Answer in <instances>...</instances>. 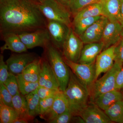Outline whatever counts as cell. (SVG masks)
<instances>
[{"label": "cell", "instance_id": "cell-1", "mask_svg": "<svg viewBox=\"0 0 123 123\" xmlns=\"http://www.w3.org/2000/svg\"><path fill=\"white\" fill-rule=\"evenodd\" d=\"M37 0H0V34H19L47 28Z\"/></svg>", "mask_w": 123, "mask_h": 123}, {"label": "cell", "instance_id": "cell-2", "mask_svg": "<svg viewBox=\"0 0 123 123\" xmlns=\"http://www.w3.org/2000/svg\"><path fill=\"white\" fill-rule=\"evenodd\" d=\"M70 72L69 81L63 92L68 101L69 111L74 116H79L89 103V91L88 86L77 77L70 69Z\"/></svg>", "mask_w": 123, "mask_h": 123}, {"label": "cell", "instance_id": "cell-3", "mask_svg": "<svg viewBox=\"0 0 123 123\" xmlns=\"http://www.w3.org/2000/svg\"><path fill=\"white\" fill-rule=\"evenodd\" d=\"M44 49L45 58L56 77L60 90L64 92L70 78V68L60 53L59 50L50 43Z\"/></svg>", "mask_w": 123, "mask_h": 123}, {"label": "cell", "instance_id": "cell-4", "mask_svg": "<svg viewBox=\"0 0 123 123\" xmlns=\"http://www.w3.org/2000/svg\"><path fill=\"white\" fill-rule=\"evenodd\" d=\"M123 66V64L115 62L111 69L101 78L95 81L88 88L91 101L93 102L95 98L104 93L115 89L117 74Z\"/></svg>", "mask_w": 123, "mask_h": 123}, {"label": "cell", "instance_id": "cell-5", "mask_svg": "<svg viewBox=\"0 0 123 123\" xmlns=\"http://www.w3.org/2000/svg\"><path fill=\"white\" fill-rule=\"evenodd\" d=\"M39 5L47 20L59 22L72 27V14L66 7L56 0H44Z\"/></svg>", "mask_w": 123, "mask_h": 123}, {"label": "cell", "instance_id": "cell-6", "mask_svg": "<svg viewBox=\"0 0 123 123\" xmlns=\"http://www.w3.org/2000/svg\"><path fill=\"white\" fill-rule=\"evenodd\" d=\"M84 43L71 27L62 48L64 58L72 62L78 63Z\"/></svg>", "mask_w": 123, "mask_h": 123}, {"label": "cell", "instance_id": "cell-7", "mask_svg": "<svg viewBox=\"0 0 123 123\" xmlns=\"http://www.w3.org/2000/svg\"><path fill=\"white\" fill-rule=\"evenodd\" d=\"M65 63L77 77L89 88L95 80V63L85 64L75 63L64 58Z\"/></svg>", "mask_w": 123, "mask_h": 123}, {"label": "cell", "instance_id": "cell-8", "mask_svg": "<svg viewBox=\"0 0 123 123\" xmlns=\"http://www.w3.org/2000/svg\"><path fill=\"white\" fill-rule=\"evenodd\" d=\"M18 35L27 49L37 47L44 48L51 42L50 34L47 28Z\"/></svg>", "mask_w": 123, "mask_h": 123}, {"label": "cell", "instance_id": "cell-9", "mask_svg": "<svg viewBox=\"0 0 123 123\" xmlns=\"http://www.w3.org/2000/svg\"><path fill=\"white\" fill-rule=\"evenodd\" d=\"M71 27L59 22L47 20V28L50 34L51 43L59 50L62 49Z\"/></svg>", "mask_w": 123, "mask_h": 123}, {"label": "cell", "instance_id": "cell-10", "mask_svg": "<svg viewBox=\"0 0 123 123\" xmlns=\"http://www.w3.org/2000/svg\"><path fill=\"white\" fill-rule=\"evenodd\" d=\"M38 57L33 53L13 54L6 61L9 72L16 76L21 74L27 65Z\"/></svg>", "mask_w": 123, "mask_h": 123}, {"label": "cell", "instance_id": "cell-11", "mask_svg": "<svg viewBox=\"0 0 123 123\" xmlns=\"http://www.w3.org/2000/svg\"><path fill=\"white\" fill-rule=\"evenodd\" d=\"M86 123H111L112 121L102 110L94 103L91 101L82 110L79 115Z\"/></svg>", "mask_w": 123, "mask_h": 123}, {"label": "cell", "instance_id": "cell-12", "mask_svg": "<svg viewBox=\"0 0 123 123\" xmlns=\"http://www.w3.org/2000/svg\"><path fill=\"white\" fill-rule=\"evenodd\" d=\"M108 20L102 16L79 36L84 44L101 42L104 31Z\"/></svg>", "mask_w": 123, "mask_h": 123}, {"label": "cell", "instance_id": "cell-13", "mask_svg": "<svg viewBox=\"0 0 123 123\" xmlns=\"http://www.w3.org/2000/svg\"><path fill=\"white\" fill-rule=\"evenodd\" d=\"M123 28L119 22H108L101 39L103 50L116 45L121 39Z\"/></svg>", "mask_w": 123, "mask_h": 123}, {"label": "cell", "instance_id": "cell-14", "mask_svg": "<svg viewBox=\"0 0 123 123\" xmlns=\"http://www.w3.org/2000/svg\"><path fill=\"white\" fill-rule=\"evenodd\" d=\"M114 45L103 50L97 56L95 63V80L102 73H105L112 68L115 63Z\"/></svg>", "mask_w": 123, "mask_h": 123}, {"label": "cell", "instance_id": "cell-15", "mask_svg": "<svg viewBox=\"0 0 123 123\" xmlns=\"http://www.w3.org/2000/svg\"><path fill=\"white\" fill-rule=\"evenodd\" d=\"M39 85L53 89L60 90L56 77L46 58H42Z\"/></svg>", "mask_w": 123, "mask_h": 123}, {"label": "cell", "instance_id": "cell-16", "mask_svg": "<svg viewBox=\"0 0 123 123\" xmlns=\"http://www.w3.org/2000/svg\"><path fill=\"white\" fill-rule=\"evenodd\" d=\"M5 44L1 47V52L6 50L17 53L26 52L27 49L22 41L17 34L13 33H6L1 34Z\"/></svg>", "mask_w": 123, "mask_h": 123}, {"label": "cell", "instance_id": "cell-17", "mask_svg": "<svg viewBox=\"0 0 123 123\" xmlns=\"http://www.w3.org/2000/svg\"><path fill=\"white\" fill-rule=\"evenodd\" d=\"M82 50L78 63L91 64L95 63L97 56L104 49V44L102 42L86 44Z\"/></svg>", "mask_w": 123, "mask_h": 123}, {"label": "cell", "instance_id": "cell-18", "mask_svg": "<svg viewBox=\"0 0 123 123\" xmlns=\"http://www.w3.org/2000/svg\"><path fill=\"white\" fill-rule=\"evenodd\" d=\"M68 110L69 109L68 99L64 92L60 91L55 96L51 108L43 119L49 122Z\"/></svg>", "mask_w": 123, "mask_h": 123}, {"label": "cell", "instance_id": "cell-19", "mask_svg": "<svg viewBox=\"0 0 123 123\" xmlns=\"http://www.w3.org/2000/svg\"><path fill=\"white\" fill-rule=\"evenodd\" d=\"M123 99V93L119 90L114 89L101 95L93 102L102 110L105 111L116 102Z\"/></svg>", "mask_w": 123, "mask_h": 123}, {"label": "cell", "instance_id": "cell-20", "mask_svg": "<svg viewBox=\"0 0 123 123\" xmlns=\"http://www.w3.org/2000/svg\"><path fill=\"white\" fill-rule=\"evenodd\" d=\"M103 15L111 22H119L120 14V0H102Z\"/></svg>", "mask_w": 123, "mask_h": 123}, {"label": "cell", "instance_id": "cell-21", "mask_svg": "<svg viewBox=\"0 0 123 123\" xmlns=\"http://www.w3.org/2000/svg\"><path fill=\"white\" fill-rule=\"evenodd\" d=\"M12 105L18 118L27 119L30 121L33 119L29 115L25 97L20 92L13 97Z\"/></svg>", "mask_w": 123, "mask_h": 123}, {"label": "cell", "instance_id": "cell-22", "mask_svg": "<svg viewBox=\"0 0 123 123\" xmlns=\"http://www.w3.org/2000/svg\"><path fill=\"white\" fill-rule=\"evenodd\" d=\"M42 58L39 57L26 67L21 74L23 78L28 81L38 82L39 79Z\"/></svg>", "mask_w": 123, "mask_h": 123}, {"label": "cell", "instance_id": "cell-23", "mask_svg": "<svg viewBox=\"0 0 123 123\" xmlns=\"http://www.w3.org/2000/svg\"><path fill=\"white\" fill-rule=\"evenodd\" d=\"M103 8L101 2L91 4L79 11L74 17L73 20L82 18L103 16Z\"/></svg>", "mask_w": 123, "mask_h": 123}, {"label": "cell", "instance_id": "cell-24", "mask_svg": "<svg viewBox=\"0 0 123 123\" xmlns=\"http://www.w3.org/2000/svg\"><path fill=\"white\" fill-rule=\"evenodd\" d=\"M102 16L82 18L78 20H73L72 22V27L75 33L80 36L86 29Z\"/></svg>", "mask_w": 123, "mask_h": 123}, {"label": "cell", "instance_id": "cell-25", "mask_svg": "<svg viewBox=\"0 0 123 123\" xmlns=\"http://www.w3.org/2000/svg\"><path fill=\"white\" fill-rule=\"evenodd\" d=\"M104 111L112 122L123 123V100L116 102Z\"/></svg>", "mask_w": 123, "mask_h": 123}, {"label": "cell", "instance_id": "cell-26", "mask_svg": "<svg viewBox=\"0 0 123 123\" xmlns=\"http://www.w3.org/2000/svg\"><path fill=\"white\" fill-rule=\"evenodd\" d=\"M30 116L33 119L39 114L40 98L37 90L25 95Z\"/></svg>", "mask_w": 123, "mask_h": 123}, {"label": "cell", "instance_id": "cell-27", "mask_svg": "<svg viewBox=\"0 0 123 123\" xmlns=\"http://www.w3.org/2000/svg\"><path fill=\"white\" fill-rule=\"evenodd\" d=\"M18 118L13 108L0 102V123H13Z\"/></svg>", "mask_w": 123, "mask_h": 123}, {"label": "cell", "instance_id": "cell-28", "mask_svg": "<svg viewBox=\"0 0 123 123\" xmlns=\"http://www.w3.org/2000/svg\"><path fill=\"white\" fill-rule=\"evenodd\" d=\"M102 0H69L67 8L72 15L74 16L79 11L89 5L101 2Z\"/></svg>", "mask_w": 123, "mask_h": 123}, {"label": "cell", "instance_id": "cell-29", "mask_svg": "<svg viewBox=\"0 0 123 123\" xmlns=\"http://www.w3.org/2000/svg\"><path fill=\"white\" fill-rule=\"evenodd\" d=\"M17 77L19 92L24 96L35 91L39 86L38 82H32L27 81L23 78L21 74L17 75Z\"/></svg>", "mask_w": 123, "mask_h": 123}, {"label": "cell", "instance_id": "cell-30", "mask_svg": "<svg viewBox=\"0 0 123 123\" xmlns=\"http://www.w3.org/2000/svg\"><path fill=\"white\" fill-rule=\"evenodd\" d=\"M13 97L19 92L17 76L9 72L7 80L3 83Z\"/></svg>", "mask_w": 123, "mask_h": 123}, {"label": "cell", "instance_id": "cell-31", "mask_svg": "<svg viewBox=\"0 0 123 123\" xmlns=\"http://www.w3.org/2000/svg\"><path fill=\"white\" fill-rule=\"evenodd\" d=\"M55 97H52L44 99H40L39 104V115L43 119L44 117L50 111L52 106Z\"/></svg>", "mask_w": 123, "mask_h": 123}, {"label": "cell", "instance_id": "cell-32", "mask_svg": "<svg viewBox=\"0 0 123 123\" xmlns=\"http://www.w3.org/2000/svg\"><path fill=\"white\" fill-rule=\"evenodd\" d=\"M13 96L3 83H0V102L13 107Z\"/></svg>", "mask_w": 123, "mask_h": 123}, {"label": "cell", "instance_id": "cell-33", "mask_svg": "<svg viewBox=\"0 0 123 123\" xmlns=\"http://www.w3.org/2000/svg\"><path fill=\"white\" fill-rule=\"evenodd\" d=\"M60 91V90L53 89L40 86L37 89L40 99L55 97Z\"/></svg>", "mask_w": 123, "mask_h": 123}, {"label": "cell", "instance_id": "cell-34", "mask_svg": "<svg viewBox=\"0 0 123 123\" xmlns=\"http://www.w3.org/2000/svg\"><path fill=\"white\" fill-rule=\"evenodd\" d=\"M73 115L69 110L63 112L49 122L50 123H68L72 121Z\"/></svg>", "mask_w": 123, "mask_h": 123}, {"label": "cell", "instance_id": "cell-35", "mask_svg": "<svg viewBox=\"0 0 123 123\" xmlns=\"http://www.w3.org/2000/svg\"><path fill=\"white\" fill-rule=\"evenodd\" d=\"M9 75L8 68L6 62L4 61L3 55H0V83H4Z\"/></svg>", "mask_w": 123, "mask_h": 123}, {"label": "cell", "instance_id": "cell-36", "mask_svg": "<svg viewBox=\"0 0 123 123\" xmlns=\"http://www.w3.org/2000/svg\"><path fill=\"white\" fill-rule=\"evenodd\" d=\"M115 62L123 64V39L116 44L114 50Z\"/></svg>", "mask_w": 123, "mask_h": 123}, {"label": "cell", "instance_id": "cell-37", "mask_svg": "<svg viewBox=\"0 0 123 123\" xmlns=\"http://www.w3.org/2000/svg\"><path fill=\"white\" fill-rule=\"evenodd\" d=\"M122 89H123V66L117 74L115 86V89L117 90Z\"/></svg>", "mask_w": 123, "mask_h": 123}, {"label": "cell", "instance_id": "cell-38", "mask_svg": "<svg viewBox=\"0 0 123 123\" xmlns=\"http://www.w3.org/2000/svg\"><path fill=\"white\" fill-rule=\"evenodd\" d=\"M121 7H120V14L119 22L121 24L123 28V0H120Z\"/></svg>", "mask_w": 123, "mask_h": 123}, {"label": "cell", "instance_id": "cell-39", "mask_svg": "<svg viewBox=\"0 0 123 123\" xmlns=\"http://www.w3.org/2000/svg\"><path fill=\"white\" fill-rule=\"evenodd\" d=\"M30 120L27 119L22 118H18L13 123H29Z\"/></svg>", "mask_w": 123, "mask_h": 123}, {"label": "cell", "instance_id": "cell-40", "mask_svg": "<svg viewBox=\"0 0 123 123\" xmlns=\"http://www.w3.org/2000/svg\"><path fill=\"white\" fill-rule=\"evenodd\" d=\"M56 0L67 8V5L69 0Z\"/></svg>", "mask_w": 123, "mask_h": 123}, {"label": "cell", "instance_id": "cell-41", "mask_svg": "<svg viewBox=\"0 0 123 123\" xmlns=\"http://www.w3.org/2000/svg\"><path fill=\"white\" fill-rule=\"evenodd\" d=\"M37 1L39 2V3H41V2H43V1L44 0H37Z\"/></svg>", "mask_w": 123, "mask_h": 123}, {"label": "cell", "instance_id": "cell-42", "mask_svg": "<svg viewBox=\"0 0 123 123\" xmlns=\"http://www.w3.org/2000/svg\"><path fill=\"white\" fill-rule=\"evenodd\" d=\"M121 38L123 39V31H122V33H121Z\"/></svg>", "mask_w": 123, "mask_h": 123}, {"label": "cell", "instance_id": "cell-43", "mask_svg": "<svg viewBox=\"0 0 123 123\" xmlns=\"http://www.w3.org/2000/svg\"></svg>", "mask_w": 123, "mask_h": 123}]
</instances>
